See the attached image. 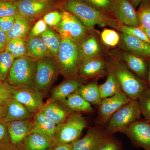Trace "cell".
<instances>
[{
  "mask_svg": "<svg viewBox=\"0 0 150 150\" xmlns=\"http://www.w3.org/2000/svg\"><path fill=\"white\" fill-rule=\"evenodd\" d=\"M15 60L9 53L5 51L0 53V81L6 80Z\"/></svg>",
  "mask_w": 150,
  "mask_h": 150,
  "instance_id": "cell-33",
  "label": "cell"
},
{
  "mask_svg": "<svg viewBox=\"0 0 150 150\" xmlns=\"http://www.w3.org/2000/svg\"><path fill=\"white\" fill-rule=\"evenodd\" d=\"M121 42L127 51L139 56L150 58V43L126 33H121Z\"/></svg>",
  "mask_w": 150,
  "mask_h": 150,
  "instance_id": "cell-16",
  "label": "cell"
},
{
  "mask_svg": "<svg viewBox=\"0 0 150 150\" xmlns=\"http://www.w3.org/2000/svg\"><path fill=\"white\" fill-rule=\"evenodd\" d=\"M62 19V13L57 11H54L46 14L43 17V20L47 25L56 26L61 22Z\"/></svg>",
  "mask_w": 150,
  "mask_h": 150,
  "instance_id": "cell-42",
  "label": "cell"
},
{
  "mask_svg": "<svg viewBox=\"0 0 150 150\" xmlns=\"http://www.w3.org/2000/svg\"><path fill=\"white\" fill-rule=\"evenodd\" d=\"M109 136L102 127L96 125L89 129L83 138L72 143L73 150H96Z\"/></svg>",
  "mask_w": 150,
  "mask_h": 150,
  "instance_id": "cell-13",
  "label": "cell"
},
{
  "mask_svg": "<svg viewBox=\"0 0 150 150\" xmlns=\"http://www.w3.org/2000/svg\"><path fill=\"white\" fill-rule=\"evenodd\" d=\"M14 0H0V1H13Z\"/></svg>",
  "mask_w": 150,
  "mask_h": 150,
  "instance_id": "cell-51",
  "label": "cell"
},
{
  "mask_svg": "<svg viewBox=\"0 0 150 150\" xmlns=\"http://www.w3.org/2000/svg\"><path fill=\"white\" fill-rule=\"evenodd\" d=\"M15 4L19 14L27 19L39 15L48 7L46 3L38 0H19Z\"/></svg>",
  "mask_w": 150,
  "mask_h": 150,
  "instance_id": "cell-18",
  "label": "cell"
},
{
  "mask_svg": "<svg viewBox=\"0 0 150 150\" xmlns=\"http://www.w3.org/2000/svg\"><path fill=\"white\" fill-rule=\"evenodd\" d=\"M61 103L71 112H93L91 104L75 92L68 96L64 101Z\"/></svg>",
  "mask_w": 150,
  "mask_h": 150,
  "instance_id": "cell-25",
  "label": "cell"
},
{
  "mask_svg": "<svg viewBox=\"0 0 150 150\" xmlns=\"http://www.w3.org/2000/svg\"><path fill=\"white\" fill-rule=\"evenodd\" d=\"M87 124L80 112H72L64 122L57 125L54 145L72 144L79 139Z\"/></svg>",
  "mask_w": 150,
  "mask_h": 150,
  "instance_id": "cell-6",
  "label": "cell"
},
{
  "mask_svg": "<svg viewBox=\"0 0 150 150\" xmlns=\"http://www.w3.org/2000/svg\"><path fill=\"white\" fill-rule=\"evenodd\" d=\"M6 123L11 143L13 147L20 146L24 142L33 127V122L31 119Z\"/></svg>",
  "mask_w": 150,
  "mask_h": 150,
  "instance_id": "cell-14",
  "label": "cell"
},
{
  "mask_svg": "<svg viewBox=\"0 0 150 150\" xmlns=\"http://www.w3.org/2000/svg\"><path fill=\"white\" fill-rule=\"evenodd\" d=\"M138 100L142 115L145 119L150 121V86L148 87L142 92Z\"/></svg>",
  "mask_w": 150,
  "mask_h": 150,
  "instance_id": "cell-35",
  "label": "cell"
},
{
  "mask_svg": "<svg viewBox=\"0 0 150 150\" xmlns=\"http://www.w3.org/2000/svg\"><path fill=\"white\" fill-rule=\"evenodd\" d=\"M98 86L95 82L87 84H83L75 93L81 95L91 104L99 106L103 99L100 96Z\"/></svg>",
  "mask_w": 150,
  "mask_h": 150,
  "instance_id": "cell-26",
  "label": "cell"
},
{
  "mask_svg": "<svg viewBox=\"0 0 150 150\" xmlns=\"http://www.w3.org/2000/svg\"><path fill=\"white\" fill-rule=\"evenodd\" d=\"M15 21L16 16L1 18L0 29L6 34L13 27Z\"/></svg>",
  "mask_w": 150,
  "mask_h": 150,
  "instance_id": "cell-44",
  "label": "cell"
},
{
  "mask_svg": "<svg viewBox=\"0 0 150 150\" xmlns=\"http://www.w3.org/2000/svg\"><path fill=\"white\" fill-rule=\"evenodd\" d=\"M53 150H73L72 144H64L55 146Z\"/></svg>",
  "mask_w": 150,
  "mask_h": 150,
  "instance_id": "cell-46",
  "label": "cell"
},
{
  "mask_svg": "<svg viewBox=\"0 0 150 150\" xmlns=\"http://www.w3.org/2000/svg\"><path fill=\"white\" fill-rule=\"evenodd\" d=\"M96 150H121V145L112 136L105 138Z\"/></svg>",
  "mask_w": 150,
  "mask_h": 150,
  "instance_id": "cell-41",
  "label": "cell"
},
{
  "mask_svg": "<svg viewBox=\"0 0 150 150\" xmlns=\"http://www.w3.org/2000/svg\"><path fill=\"white\" fill-rule=\"evenodd\" d=\"M55 27L61 38H69L79 44L85 39L88 28L78 18L68 11L62 13V20Z\"/></svg>",
  "mask_w": 150,
  "mask_h": 150,
  "instance_id": "cell-8",
  "label": "cell"
},
{
  "mask_svg": "<svg viewBox=\"0 0 150 150\" xmlns=\"http://www.w3.org/2000/svg\"><path fill=\"white\" fill-rule=\"evenodd\" d=\"M38 1H45V0H38Z\"/></svg>",
  "mask_w": 150,
  "mask_h": 150,
  "instance_id": "cell-53",
  "label": "cell"
},
{
  "mask_svg": "<svg viewBox=\"0 0 150 150\" xmlns=\"http://www.w3.org/2000/svg\"><path fill=\"white\" fill-rule=\"evenodd\" d=\"M35 67L36 61L29 56L16 59L6 81L12 86L34 89Z\"/></svg>",
  "mask_w": 150,
  "mask_h": 150,
  "instance_id": "cell-5",
  "label": "cell"
},
{
  "mask_svg": "<svg viewBox=\"0 0 150 150\" xmlns=\"http://www.w3.org/2000/svg\"><path fill=\"white\" fill-rule=\"evenodd\" d=\"M122 57L132 72L140 79L147 81L148 65L144 59L139 55L128 53H123Z\"/></svg>",
  "mask_w": 150,
  "mask_h": 150,
  "instance_id": "cell-19",
  "label": "cell"
},
{
  "mask_svg": "<svg viewBox=\"0 0 150 150\" xmlns=\"http://www.w3.org/2000/svg\"><path fill=\"white\" fill-rule=\"evenodd\" d=\"M56 62L59 71L67 79L77 77L83 61L79 44L69 38H61Z\"/></svg>",
  "mask_w": 150,
  "mask_h": 150,
  "instance_id": "cell-1",
  "label": "cell"
},
{
  "mask_svg": "<svg viewBox=\"0 0 150 150\" xmlns=\"http://www.w3.org/2000/svg\"><path fill=\"white\" fill-rule=\"evenodd\" d=\"M26 43L27 56L35 61L51 55L40 37L28 38Z\"/></svg>",
  "mask_w": 150,
  "mask_h": 150,
  "instance_id": "cell-24",
  "label": "cell"
},
{
  "mask_svg": "<svg viewBox=\"0 0 150 150\" xmlns=\"http://www.w3.org/2000/svg\"><path fill=\"white\" fill-rule=\"evenodd\" d=\"M121 133L128 137L135 146L145 150L150 149L149 121L139 119L131 123Z\"/></svg>",
  "mask_w": 150,
  "mask_h": 150,
  "instance_id": "cell-11",
  "label": "cell"
},
{
  "mask_svg": "<svg viewBox=\"0 0 150 150\" xmlns=\"http://www.w3.org/2000/svg\"><path fill=\"white\" fill-rule=\"evenodd\" d=\"M83 84L82 81L78 77L67 79L53 90L51 98L48 101L62 102Z\"/></svg>",
  "mask_w": 150,
  "mask_h": 150,
  "instance_id": "cell-17",
  "label": "cell"
},
{
  "mask_svg": "<svg viewBox=\"0 0 150 150\" xmlns=\"http://www.w3.org/2000/svg\"><path fill=\"white\" fill-rule=\"evenodd\" d=\"M7 111L2 120L6 123L18 120L31 119L34 115L23 105L13 99L7 105Z\"/></svg>",
  "mask_w": 150,
  "mask_h": 150,
  "instance_id": "cell-23",
  "label": "cell"
},
{
  "mask_svg": "<svg viewBox=\"0 0 150 150\" xmlns=\"http://www.w3.org/2000/svg\"><path fill=\"white\" fill-rule=\"evenodd\" d=\"M32 130L48 137L53 142L55 137L57 124L39 112L33 116Z\"/></svg>",
  "mask_w": 150,
  "mask_h": 150,
  "instance_id": "cell-22",
  "label": "cell"
},
{
  "mask_svg": "<svg viewBox=\"0 0 150 150\" xmlns=\"http://www.w3.org/2000/svg\"><path fill=\"white\" fill-rule=\"evenodd\" d=\"M79 45L83 62L96 58L100 51L97 40L93 36L85 39Z\"/></svg>",
  "mask_w": 150,
  "mask_h": 150,
  "instance_id": "cell-28",
  "label": "cell"
},
{
  "mask_svg": "<svg viewBox=\"0 0 150 150\" xmlns=\"http://www.w3.org/2000/svg\"></svg>",
  "mask_w": 150,
  "mask_h": 150,
  "instance_id": "cell-55",
  "label": "cell"
},
{
  "mask_svg": "<svg viewBox=\"0 0 150 150\" xmlns=\"http://www.w3.org/2000/svg\"><path fill=\"white\" fill-rule=\"evenodd\" d=\"M147 82L148 84L150 86V63L148 65V73L147 78Z\"/></svg>",
  "mask_w": 150,
  "mask_h": 150,
  "instance_id": "cell-50",
  "label": "cell"
},
{
  "mask_svg": "<svg viewBox=\"0 0 150 150\" xmlns=\"http://www.w3.org/2000/svg\"><path fill=\"white\" fill-rule=\"evenodd\" d=\"M98 86L103 99L112 96L118 92L122 91L115 76L109 72H108L106 81Z\"/></svg>",
  "mask_w": 150,
  "mask_h": 150,
  "instance_id": "cell-29",
  "label": "cell"
},
{
  "mask_svg": "<svg viewBox=\"0 0 150 150\" xmlns=\"http://www.w3.org/2000/svg\"><path fill=\"white\" fill-rule=\"evenodd\" d=\"M111 13L121 24L132 27L140 26L137 11L129 0H115Z\"/></svg>",
  "mask_w": 150,
  "mask_h": 150,
  "instance_id": "cell-12",
  "label": "cell"
},
{
  "mask_svg": "<svg viewBox=\"0 0 150 150\" xmlns=\"http://www.w3.org/2000/svg\"><path fill=\"white\" fill-rule=\"evenodd\" d=\"M28 19L20 15L16 16V21L13 27L6 33L8 42L15 39H25L29 30Z\"/></svg>",
  "mask_w": 150,
  "mask_h": 150,
  "instance_id": "cell-27",
  "label": "cell"
},
{
  "mask_svg": "<svg viewBox=\"0 0 150 150\" xmlns=\"http://www.w3.org/2000/svg\"><path fill=\"white\" fill-rule=\"evenodd\" d=\"M63 5L67 11L78 18L88 29H93L96 25L105 26L112 20L84 0H66Z\"/></svg>",
  "mask_w": 150,
  "mask_h": 150,
  "instance_id": "cell-2",
  "label": "cell"
},
{
  "mask_svg": "<svg viewBox=\"0 0 150 150\" xmlns=\"http://www.w3.org/2000/svg\"><path fill=\"white\" fill-rule=\"evenodd\" d=\"M137 13L140 26L150 29V0H143Z\"/></svg>",
  "mask_w": 150,
  "mask_h": 150,
  "instance_id": "cell-32",
  "label": "cell"
},
{
  "mask_svg": "<svg viewBox=\"0 0 150 150\" xmlns=\"http://www.w3.org/2000/svg\"><path fill=\"white\" fill-rule=\"evenodd\" d=\"M12 93L13 99L23 105L33 115L40 112L44 105L43 96L33 88L12 86Z\"/></svg>",
  "mask_w": 150,
  "mask_h": 150,
  "instance_id": "cell-10",
  "label": "cell"
},
{
  "mask_svg": "<svg viewBox=\"0 0 150 150\" xmlns=\"http://www.w3.org/2000/svg\"><path fill=\"white\" fill-rule=\"evenodd\" d=\"M131 100L122 91L103 99L98 106L96 120L97 125L103 128L115 112Z\"/></svg>",
  "mask_w": 150,
  "mask_h": 150,
  "instance_id": "cell-9",
  "label": "cell"
},
{
  "mask_svg": "<svg viewBox=\"0 0 150 150\" xmlns=\"http://www.w3.org/2000/svg\"><path fill=\"white\" fill-rule=\"evenodd\" d=\"M142 112L138 100H132L124 105L111 116L103 127L110 136L121 132L135 121L141 118Z\"/></svg>",
  "mask_w": 150,
  "mask_h": 150,
  "instance_id": "cell-4",
  "label": "cell"
},
{
  "mask_svg": "<svg viewBox=\"0 0 150 150\" xmlns=\"http://www.w3.org/2000/svg\"><path fill=\"white\" fill-rule=\"evenodd\" d=\"M13 99L12 86L6 81H0V105H6Z\"/></svg>",
  "mask_w": 150,
  "mask_h": 150,
  "instance_id": "cell-39",
  "label": "cell"
},
{
  "mask_svg": "<svg viewBox=\"0 0 150 150\" xmlns=\"http://www.w3.org/2000/svg\"><path fill=\"white\" fill-rule=\"evenodd\" d=\"M60 73L56 60L50 56L36 61L34 89L43 96L47 94Z\"/></svg>",
  "mask_w": 150,
  "mask_h": 150,
  "instance_id": "cell-7",
  "label": "cell"
},
{
  "mask_svg": "<svg viewBox=\"0 0 150 150\" xmlns=\"http://www.w3.org/2000/svg\"><path fill=\"white\" fill-rule=\"evenodd\" d=\"M129 1L134 6L137 7V6L140 4V3L142 2L143 0H129Z\"/></svg>",
  "mask_w": 150,
  "mask_h": 150,
  "instance_id": "cell-49",
  "label": "cell"
},
{
  "mask_svg": "<svg viewBox=\"0 0 150 150\" xmlns=\"http://www.w3.org/2000/svg\"><path fill=\"white\" fill-rule=\"evenodd\" d=\"M8 43L7 36L5 33L0 29V52L5 49Z\"/></svg>",
  "mask_w": 150,
  "mask_h": 150,
  "instance_id": "cell-45",
  "label": "cell"
},
{
  "mask_svg": "<svg viewBox=\"0 0 150 150\" xmlns=\"http://www.w3.org/2000/svg\"><path fill=\"white\" fill-rule=\"evenodd\" d=\"M48 29L47 24L43 20H40L34 25L28 34V38L37 37Z\"/></svg>",
  "mask_w": 150,
  "mask_h": 150,
  "instance_id": "cell-43",
  "label": "cell"
},
{
  "mask_svg": "<svg viewBox=\"0 0 150 150\" xmlns=\"http://www.w3.org/2000/svg\"><path fill=\"white\" fill-rule=\"evenodd\" d=\"M103 42L108 46L113 47L118 45L120 41V35L113 30L105 29L101 34Z\"/></svg>",
  "mask_w": 150,
  "mask_h": 150,
  "instance_id": "cell-37",
  "label": "cell"
},
{
  "mask_svg": "<svg viewBox=\"0 0 150 150\" xmlns=\"http://www.w3.org/2000/svg\"><path fill=\"white\" fill-rule=\"evenodd\" d=\"M105 67V63L102 59L96 58L88 59L82 63L79 74L85 79L97 77L104 74Z\"/></svg>",
  "mask_w": 150,
  "mask_h": 150,
  "instance_id": "cell-20",
  "label": "cell"
},
{
  "mask_svg": "<svg viewBox=\"0 0 150 150\" xmlns=\"http://www.w3.org/2000/svg\"><path fill=\"white\" fill-rule=\"evenodd\" d=\"M145 150H150V149H145Z\"/></svg>",
  "mask_w": 150,
  "mask_h": 150,
  "instance_id": "cell-54",
  "label": "cell"
},
{
  "mask_svg": "<svg viewBox=\"0 0 150 150\" xmlns=\"http://www.w3.org/2000/svg\"><path fill=\"white\" fill-rule=\"evenodd\" d=\"M40 37L47 46L51 55L56 60L61 45V37H59L53 30L49 29L42 33Z\"/></svg>",
  "mask_w": 150,
  "mask_h": 150,
  "instance_id": "cell-30",
  "label": "cell"
},
{
  "mask_svg": "<svg viewBox=\"0 0 150 150\" xmlns=\"http://www.w3.org/2000/svg\"><path fill=\"white\" fill-rule=\"evenodd\" d=\"M18 14H19L15 2L8 1H0V18L15 16Z\"/></svg>",
  "mask_w": 150,
  "mask_h": 150,
  "instance_id": "cell-40",
  "label": "cell"
},
{
  "mask_svg": "<svg viewBox=\"0 0 150 150\" xmlns=\"http://www.w3.org/2000/svg\"><path fill=\"white\" fill-rule=\"evenodd\" d=\"M140 28H141L144 31V32L145 33V34L147 36H148V37L149 38V39L150 40V29H147V28H145L141 27V26H139Z\"/></svg>",
  "mask_w": 150,
  "mask_h": 150,
  "instance_id": "cell-48",
  "label": "cell"
},
{
  "mask_svg": "<svg viewBox=\"0 0 150 150\" xmlns=\"http://www.w3.org/2000/svg\"><path fill=\"white\" fill-rule=\"evenodd\" d=\"M25 39L19 38L8 41L5 51L8 52L15 59L27 56L26 43Z\"/></svg>",
  "mask_w": 150,
  "mask_h": 150,
  "instance_id": "cell-31",
  "label": "cell"
},
{
  "mask_svg": "<svg viewBox=\"0 0 150 150\" xmlns=\"http://www.w3.org/2000/svg\"><path fill=\"white\" fill-rule=\"evenodd\" d=\"M7 111V107L6 105H0V119L5 117Z\"/></svg>",
  "mask_w": 150,
  "mask_h": 150,
  "instance_id": "cell-47",
  "label": "cell"
},
{
  "mask_svg": "<svg viewBox=\"0 0 150 150\" xmlns=\"http://www.w3.org/2000/svg\"><path fill=\"white\" fill-rule=\"evenodd\" d=\"M111 25L113 27L117 28L121 33L133 35L150 43V40L149 38L140 27L127 26L121 23H116V22L114 20L112 21Z\"/></svg>",
  "mask_w": 150,
  "mask_h": 150,
  "instance_id": "cell-34",
  "label": "cell"
},
{
  "mask_svg": "<svg viewBox=\"0 0 150 150\" xmlns=\"http://www.w3.org/2000/svg\"><path fill=\"white\" fill-rule=\"evenodd\" d=\"M98 10L105 14L111 13L115 0H84Z\"/></svg>",
  "mask_w": 150,
  "mask_h": 150,
  "instance_id": "cell-38",
  "label": "cell"
},
{
  "mask_svg": "<svg viewBox=\"0 0 150 150\" xmlns=\"http://www.w3.org/2000/svg\"><path fill=\"white\" fill-rule=\"evenodd\" d=\"M9 150H14L13 148L12 149H10Z\"/></svg>",
  "mask_w": 150,
  "mask_h": 150,
  "instance_id": "cell-52",
  "label": "cell"
},
{
  "mask_svg": "<svg viewBox=\"0 0 150 150\" xmlns=\"http://www.w3.org/2000/svg\"><path fill=\"white\" fill-rule=\"evenodd\" d=\"M53 142L48 137L37 131L32 130L25 140L24 150H50Z\"/></svg>",
  "mask_w": 150,
  "mask_h": 150,
  "instance_id": "cell-21",
  "label": "cell"
},
{
  "mask_svg": "<svg viewBox=\"0 0 150 150\" xmlns=\"http://www.w3.org/2000/svg\"><path fill=\"white\" fill-rule=\"evenodd\" d=\"M109 72L115 76L122 91L132 100H138L140 94L148 87L146 81L137 77L123 63H112L109 66Z\"/></svg>",
  "mask_w": 150,
  "mask_h": 150,
  "instance_id": "cell-3",
  "label": "cell"
},
{
  "mask_svg": "<svg viewBox=\"0 0 150 150\" xmlns=\"http://www.w3.org/2000/svg\"><path fill=\"white\" fill-rule=\"evenodd\" d=\"M40 112L57 125L64 122L72 113L58 101H47Z\"/></svg>",
  "mask_w": 150,
  "mask_h": 150,
  "instance_id": "cell-15",
  "label": "cell"
},
{
  "mask_svg": "<svg viewBox=\"0 0 150 150\" xmlns=\"http://www.w3.org/2000/svg\"><path fill=\"white\" fill-rule=\"evenodd\" d=\"M7 123L0 119V150H9L12 149Z\"/></svg>",
  "mask_w": 150,
  "mask_h": 150,
  "instance_id": "cell-36",
  "label": "cell"
}]
</instances>
